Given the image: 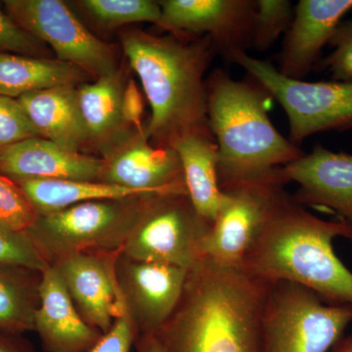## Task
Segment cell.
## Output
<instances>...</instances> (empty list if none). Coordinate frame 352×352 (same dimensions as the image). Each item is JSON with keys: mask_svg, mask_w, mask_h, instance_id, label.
<instances>
[{"mask_svg": "<svg viewBox=\"0 0 352 352\" xmlns=\"http://www.w3.org/2000/svg\"><path fill=\"white\" fill-rule=\"evenodd\" d=\"M270 285L204 256L188 270L177 307L155 336L166 352H264Z\"/></svg>", "mask_w": 352, "mask_h": 352, "instance_id": "6da1fadb", "label": "cell"}, {"mask_svg": "<svg viewBox=\"0 0 352 352\" xmlns=\"http://www.w3.org/2000/svg\"><path fill=\"white\" fill-rule=\"evenodd\" d=\"M120 38L151 106L145 127L149 142L171 148L185 134H212L205 76L219 53L214 41L208 36H156L139 29L122 30Z\"/></svg>", "mask_w": 352, "mask_h": 352, "instance_id": "7a4b0ae2", "label": "cell"}, {"mask_svg": "<svg viewBox=\"0 0 352 352\" xmlns=\"http://www.w3.org/2000/svg\"><path fill=\"white\" fill-rule=\"evenodd\" d=\"M340 237L352 240L349 224L312 214L285 188L241 268L266 283L292 282L326 302L352 307V272L333 251V240Z\"/></svg>", "mask_w": 352, "mask_h": 352, "instance_id": "3957f363", "label": "cell"}, {"mask_svg": "<svg viewBox=\"0 0 352 352\" xmlns=\"http://www.w3.org/2000/svg\"><path fill=\"white\" fill-rule=\"evenodd\" d=\"M206 83L220 188L270 175L305 154L273 126L268 115L273 98L254 78L235 80L217 69Z\"/></svg>", "mask_w": 352, "mask_h": 352, "instance_id": "277c9868", "label": "cell"}, {"mask_svg": "<svg viewBox=\"0 0 352 352\" xmlns=\"http://www.w3.org/2000/svg\"><path fill=\"white\" fill-rule=\"evenodd\" d=\"M148 196L76 204L38 215L27 233L50 264L78 252H120Z\"/></svg>", "mask_w": 352, "mask_h": 352, "instance_id": "5b68a950", "label": "cell"}, {"mask_svg": "<svg viewBox=\"0 0 352 352\" xmlns=\"http://www.w3.org/2000/svg\"><path fill=\"white\" fill-rule=\"evenodd\" d=\"M351 323L352 307L326 302L300 285L277 282L264 307V352H328Z\"/></svg>", "mask_w": 352, "mask_h": 352, "instance_id": "8992f818", "label": "cell"}, {"mask_svg": "<svg viewBox=\"0 0 352 352\" xmlns=\"http://www.w3.org/2000/svg\"><path fill=\"white\" fill-rule=\"evenodd\" d=\"M263 85L283 108L289 122V140L300 146L312 134L352 129V82L292 80L273 65L240 53L231 60Z\"/></svg>", "mask_w": 352, "mask_h": 352, "instance_id": "52a82bcc", "label": "cell"}, {"mask_svg": "<svg viewBox=\"0 0 352 352\" xmlns=\"http://www.w3.org/2000/svg\"><path fill=\"white\" fill-rule=\"evenodd\" d=\"M210 226L187 194L150 195L120 254L189 270L205 256L203 242Z\"/></svg>", "mask_w": 352, "mask_h": 352, "instance_id": "ba28073f", "label": "cell"}, {"mask_svg": "<svg viewBox=\"0 0 352 352\" xmlns=\"http://www.w3.org/2000/svg\"><path fill=\"white\" fill-rule=\"evenodd\" d=\"M4 8L22 29L50 46L57 59L85 71L92 80L120 68L112 46L96 38L60 0H6Z\"/></svg>", "mask_w": 352, "mask_h": 352, "instance_id": "9c48e42d", "label": "cell"}, {"mask_svg": "<svg viewBox=\"0 0 352 352\" xmlns=\"http://www.w3.org/2000/svg\"><path fill=\"white\" fill-rule=\"evenodd\" d=\"M281 168L221 189L223 200L204 239V256L220 265L241 268L275 199L289 183Z\"/></svg>", "mask_w": 352, "mask_h": 352, "instance_id": "30bf717a", "label": "cell"}, {"mask_svg": "<svg viewBox=\"0 0 352 352\" xmlns=\"http://www.w3.org/2000/svg\"><path fill=\"white\" fill-rule=\"evenodd\" d=\"M157 27L175 34L208 36L231 62L252 48L256 0H163Z\"/></svg>", "mask_w": 352, "mask_h": 352, "instance_id": "8fae6325", "label": "cell"}, {"mask_svg": "<svg viewBox=\"0 0 352 352\" xmlns=\"http://www.w3.org/2000/svg\"><path fill=\"white\" fill-rule=\"evenodd\" d=\"M116 274L139 336L155 335L177 307L188 270L170 264L132 261L120 254Z\"/></svg>", "mask_w": 352, "mask_h": 352, "instance_id": "7c38bea8", "label": "cell"}, {"mask_svg": "<svg viewBox=\"0 0 352 352\" xmlns=\"http://www.w3.org/2000/svg\"><path fill=\"white\" fill-rule=\"evenodd\" d=\"M120 252H85L52 263L76 309L91 327L107 333L126 309L116 261Z\"/></svg>", "mask_w": 352, "mask_h": 352, "instance_id": "4fadbf2b", "label": "cell"}, {"mask_svg": "<svg viewBox=\"0 0 352 352\" xmlns=\"http://www.w3.org/2000/svg\"><path fill=\"white\" fill-rule=\"evenodd\" d=\"M281 170L300 186L296 203L332 212L352 228V155L317 145Z\"/></svg>", "mask_w": 352, "mask_h": 352, "instance_id": "5bb4252c", "label": "cell"}, {"mask_svg": "<svg viewBox=\"0 0 352 352\" xmlns=\"http://www.w3.org/2000/svg\"><path fill=\"white\" fill-rule=\"evenodd\" d=\"M103 159V182L150 194H187L177 153L151 144L145 134L134 131Z\"/></svg>", "mask_w": 352, "mask_h": 352, "instance_id": "9a60e30c", "label": "cell"}, {"mask_svg": "<svg viewBox=\"0 0 352 352\" xmlns=\"http://www.w3.org/2000/svg\"><path fill=\"white\" fill-rule=\"evenodd\" d=\"M105 160L71 151L43 138L25 139L0 152V173L13 180L103 182Z\"/></svg>", "mask_w": 352, "mask_h": 352, "instance_id": "2e32d148", "label": "cell"}, {"mask_svg": "<svg viewBox=\"0 0 352 352\" xmlns=\"http://www.w3.org/2000/svg\"><path fill=\"white\" fill-rule=\"evenodd\" d=\"M352 10V0H300L287 32L278 72L292 80H302L330 43L342 18Z\"/></svg>", "mask_w": 352, "mask_h": 352, "instance_id": "e0dca14e", "label": "cell"}, {"mask_svg": "<svg viewBox=\"0 0 352 352\" xmlns=\"http://www.w3.org/2000/svg\"><path fill=\"white\" fill-rule=\"evenodd\" d=\"M38 296L34 330L48 352H88L103 335L82 318L52 264L41 271Z\"/></svg>", "mask_w": 352, "mask_h": 352, "instance_id": "ac0fdd59", "label": "cell"}, {"mask_svg": "<svg viewBox=\"0 0 352 352\" xmlns=\"http://www.w3.org/2000/svg\"><path fill=\"white\" fill-rule=\"evenodd\" d=\"M124 69L78 87V100L88 149L101 157L113 151L135 131L126 124L122 112V98L126 87Z\"/></svg>", "mask_w": 352, "mask_h": 352, "instance_id": "d6986e66", "label": "cell"}, {"mask_svg": "<svg viewBox=\"0 0 352 352\" xmlns=\"http://www.w3.org/2000/svg\"><path fill=\"white\" fill-rule=\"evenodd\" d=\"M39 136L71 151L88 149L78 100V87L39 90L17 98Z\"/></svg>", "mask_w": 352, "mask_h": 352, "instance_id": "ffe728a7", "label": "cell"}, {"mask_svg": "<svg viewBox=\"0 0 352 352\" xmlns=\"http://www.w3.org/2000/svg\"><path fill=\"white\" fill-rule=\"evenodd\" d=\"M182 163L187 194L196 212L212 224L223 192L217 175V145L212 134H185L173 143Z\"/></svg>", "mask_w": 352, "mask_h": 352, "instance_id": "44dd1931", "label": "cell"}, {"mask_svg": "<svg viewBox=\"0 0 352 352\" xmlns=\"http://www.w3.org/2000/svg\"><path fill=\"white\" fill-rule=\"evenodd\" d=\"M92 80L75 65L53 58L0 54V95H22L59 87H80Z\"/></svg>", "mask_w": 352, "mask_h": 352, "instance_id": "7402d4cb", "label": "cell"}, {"mask_svg": "<svg viewBox=\"0 0 352 352\" xmlns=\"http://www.w3.org/2000/svg\"><path fill=\"white\" fill-rule=\"evenodd\" d=\"M20 185L38 215L51 214L85 201L157 195L106 182L75 180H14Z\"/></svg>", "mask_w": 352, "mask_h": 352, "instance_id": "603a6c76", "label": "cell"}, {"mask_svg": "<svg viewBox=\"0 0 352 352\" xmlns=\"http://www.w3.org/2000/svg\"><path fill=\"white\" fill-rule=\"evenodd\" d=\"M41 273L0 265V331L23 333L34 330Z\"/></svg>", "mask_w": 352, "mask_h": 352, "instance_id": "cb8c5ba5", "label": "cell"}, {"mask_svg": "<svg viewBox=\"0 0 352 352\" xmlns=\"http://www.w3.org/2000/svg\"><path fill=\"white\" fill-rule=\"evenodd\" d=\"M76 3L104 29L142 22L157 25L162 13L159 1L153 0H82Z\"/></svg>", "mask_w": 352, "mask_h": 352, "instance_id": "d4e9b609", "label": "cell"}, {"mask_svg": "<svg viewBox=\"0 0 352 352\" xmlns=\"http://www.w3.org/2000/svg\"><path fill=\"white\" fill-rule=\"evenodd\" d=\"M295 14L289 0H256L252 48L265 52L282 34H287Z\"/></svg>", "mask_w": 352, "mask_h": 352, "instance_id": "484cf974", "label": "cell"}, {"mask_svg": "<svg viewBox=\"0 0 352 352\" xmlns=\"http://www.w3.org/2000/svg\"><path fill=\"white\" fill-rule=\"evenodd\" d=\"M38 217L20 185L0 173V226L14 232L27 233Z\"/></svg>", "mask_w": 352, "mask_h": 352, "instance_id": "4316f807", "label": "cell"}, {"mask_svg": "<svg viewBox=\"0 0 352 352\" xmlns=\"http://www.w3.org/2000/svg\"><path fill=\"white\" fill-rule=\"evenodd\" d=\"M50 264L29 234L14 232L0 226V265L41 272Z\"/></svg>", "mask_w": 352, "mask_h": 352, "instance_id": "83f0119b", "label": "cell"}, {"mask_svg": "<svg viewBox=\"0 0 352 352\" xmlns=\"http://www.w3.org/2000/svg\"><path fill=\"white\" fill-rule=\"evenodd\" d=\"M34 138L41 136L17 99L0 95V152Z\"/></svg>", "mask_w": 352, "mask_h": 352, "instance_id": "f1b7e54d", "label": "cell"}, {"mask_svg": "<svg viewBox=\"0 0 352 352\" xmlns=\"http://www.w3.org/2000/svg\"><path fill=\"white\" fill-rule=\"evenodd\" d=\"M50 58L51 52L45 43L20 27L0 8V54Z\"/></svg>", "mask_w": 352, "mask_h": 352, "instance_id": "f546056e", "label": "cell"}, {"mask_svg": "<svg viewBox=\"0 0 352 352\" xmlns=\"http://www.w3.org/2000/svg\"><path fill=\"white\" fill-rule=\"evenodd\" d=\"M333 52L318 67L331 74L336 82H352V19L338 25L330 41Z\"/></svg>", "mask_w": 352, "mask_h": 352, "instance_id": "4dcf8cb0", "label": "cell"}, {"mask_svg": "<svg viewBox=\"0 0 352 352\" xmlns=\"http://www.w3.org/2000/svg\"><path fill=\"white\" fill-rule=\"evenodd\" d=\"M138 333L127 309L113 322L107 333L88 352H129Z\"/></svg>", "mask_w": 352, "mask_h": 352, "instance_id": "1f68e13d", "label": "cell"}, {"mask_svg": "<svg viewBox=\"0 0 352 352\" xmlns=\"http://www.w3.org/2000/svg\"><path fill=\"white\" fill-rule=\"evenodd\" d=\"M122 112L129 126L139 133L145 134V127L142 124L144 103L138 85L131 78L127 80L122 94Z\"/></svg>", "mask_w": 352, "mask_h": 352, "instance_id": "d6a6232c", "label": "cell"}, {"mask_svg": "<svg viewBox=\"0 0 352 352\" xmlns=\"http://www.w3.org/2000/svg\"><path fill=\"white\" fill-rule=\"evenodd\" d=\"M0 352H32L21 333L0 331Z\"/></svg>", "mask_w": 352, "mask_h": 352, "instance_id": "836d02e7", "label": "cell"}, {"mask_svg": "<svg viewBox=\"0 0 352 352\" xmlns=\"http://www.w3.org/2000/svg\"><path fill=\"white\" fill-rule=\"evenodd\" d=\"M138 349V352H166L155 335L139 336Z\"/></svg>", "mask_w": 352, "mask_h": 352, "instance_id": "e575fe53", "label": "cell"}, {"mask_svg": "<svg viewBox=\"0 0 352 352\" xmlns=\"http://www.w3.org/2000/svg\"><path fill=\"white\" fill-rule=\"evenodd\" d=\"M331 352H352V332L344 336L331 349Z\"/></svg>", "mask_w": 352, "mask_h": 352, "instance_id": "d590c367", "label": "cell"}, {"mask_svg": "<svg viewBox=\"0 0 352 352\" xmlns=\"http://www.w3.org/2000/svg\"><path fill=\"white\" fill-rule=\"evenodd\" d=\"M351 244H352V240H351Z\"/></svg>", "mask_w": 352, "mask_h": 352, "instance_id": "8d00e7d4", "label": "cell"}]
</instances>
